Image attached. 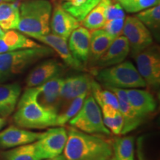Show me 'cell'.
Returning <instances> with one entry per match:
<instances>
[{
  "instance_id": "20",
  "label": "cell",
  "mask_w": 160,
  "mask_h": 160,
  "mask_svg": "<svg viewBox=\"0 0 160 160\" xmlns=\"http://www.w3.org/2000/svg\"><path fill=\"white\" fill-rule=\"evenodd\" d=\"M18 83L0 85V116L7 118L15 111L21 94Z\"/></svg>"
},
{
  "instance_id": "5",
  "label": "cell",
  "mask_w": 160,
  "mask_h": 160,
  "mask_svg": "<svg viewBox=\"0 0 160 160\" xmlns=\"http://www.w3.org/2000/svg\"><path fill=\"white\" fill-rule=\"evenodd\" d=\"M97 79L106 88H142L147 87L137 68L130 61H124L97 72Z\"/></svg>"
},
{
  "instance_id": "21",
  "label": "cell",
  "mask_w": 160,
  "mask_h": 160,
  "mask_svg": "<svg viewBox=\"0 0 160 160\" xmlns=\"http://www.w3.org/2000/svg\"><path fill=\"white\" fill-rule=\"evenodd\" d=\"M114 39V38L102 28L92 31L90 40L88 59L91 63L97 64L98 60L105 53Z\"/></svg>"
},
{
  "instance_id": "27",
  "label": "cell",
  "mask_w": 160,
  "mask_h": 160,
  "mask_svg": "<svg viewBox=\"0 0 160 160\" xmlns=\"http://www.w3.org/2000/svg\"><path fill=\"white\" fill-rule=\"evenodd\" d=\"M90 93L91 92H88V93H84L78 96L66 106V108H64L59 112L57 118V122H56V126L63 127L68 122H69L70 120L73 117H75L79 111V110L81 109L84 101Z\"/></svg>"
},
{
  "instance_id": "37",
  "label": "cell",
  "mask_w": 160,
  "mask_h": 160,
  "mask_svg": "<svg viewBox=\"0 0 160 160\" xmlns=\"http://www.w3.org/2000/svg\"><path fill=\"white\" fill-rule=\"evenodd\" d=\"M118 2H121V1H126V0H117Z\"/></svg>"
},
{
  "instance_id": "29",
  "label": "cell",
  "mask_w": 160,
  "mask_h": 160,
  "mask_svg": "<svg viewBox=\"0 0 160 160\" xmlns=\"http://www.w3.org/2000/svg\"><path fill=\"white\" fill-rule=\"evenodd\" d=\"M91 94L94 98L99 107L103 105H110L116 109L119 108V103L115 93L108 89L103 90L95 80L92 82Z\"/></svg>"
},
{
  "instance_id": "32",
  "label": "cell",
  "mask_w": 160,
  "mask_h": 160,
  "mask_svg": "<svg viewBox=\"0 0 160 160\" xmlns=\"http://www.w3.org/2000/svg\"><path fill=\"white\" fill-rule=\"evenodd\" d=\"M125 18H119L106 22L102 28L104 31L107 32L112 37L116 38L122 35V30L124 27Z\"/></svg>"
},
{
  "instance_id": "26",
  "label": "cell",
  "mask_w": 160,
  "mask_h": 160,
  "mask_svg": "<svg viewBox=\"0 0 160 160\" xmlns=\"http://www.w3.org/2000/svg\"><path fill=\"white\" fill-rule=\"evenodd\" d=\"M108 0H101L86 17L81 22L83 27L88 30L101 29L106 22L105 9Z\"/></svg>"
},
{
  "instance_id": "28",
  "label": "cell",
  "mask_w": 160,
  "mask_h": 160,
  "mask_svg": "<svg viewBox=\"0 0 160 160\" xmlns=\"http://www.w3.org/2000/svg\"><path fill=\"white\" fill-rule=\"evenodd\" d=\"M135 17L139 19L149 29L150 31H152L155 37H159L160 28L159 5L153 6L142 11H140Z\"/></svg>"
},
{
  "instance_id": "7",
  "label": "cell",
  "mask_w": 160,
  "mask_h": 160,
  "mask_svg": "<svg viewBox=\"0 0 160 160\" xmlns=\"http://www.w3.org/2000/svg\"><path fill=\"white\" fill-rule=\"evenodd\" d=\"M137 69L147 86L153 89L160 85V53L157 45H151L133 57Z\"/></svg>"
},
{
  "instance_id": "10",
  "label": "cell",
  "mask_w": 160,
  "mask_h": 160,
  "mask_svg": "<svg viewBox=\"0 0 160 160\" xmlns=\"http://www.w3.org/2000/svg\"><path fill=\"white\" fill-rule=\"evenodd\" d=\"M93 79L88 74H79L64 79L61 89V108H65L74 98L91 92ZM60 110V109H59Z\"/></svg>"
},
{
  "instance_id": "17",
  "label": "cell",
  "mask_w": 160,
  "mask_h": 160,
  "mask_svg": "<svg viewBox=\"0 0 160 160\" xmlns=\"http://www.w3.org/2000/svg\"><path fill=\"white\" fill-rule=\"evenodd\" d=\"M68 39V48L71 54L85 65L89 59L91 32L85 28L79 26L72 32Z\"/></svg>"
},
{
  "instance_id": "22",
  "label": "cell",
  "mask_w": 160,
  "mask_h": 160,
  "mask_svg": "<svg viewBox=\"0 0 160 160\" xmlns=\"http://www.w3.org/2000/svg\"><path fill=\"white\" fill-rule=\"evenodd\" d=\"M101 0H68L61 5L62 8L82 22Z\"/></svg>"
},
{
  "instance_id": "2",
  "label": "cell",
  "mask_w": 160,
  "mask_h": 160,
  "mask_svg": "<svg viewBox=\"0 0 160 160\" xmlns=\"http://www.w3.org/2000/svg\"><path fill=\"white\" fill-rule=\"evenodd\" d=\"M37 87L28 88L18 101L13 121L19 128L43 129L56 126L58 113L40 105Z\"/></svg>"
},
{
  "instance_id": "35",
  "label": "cell",
  "mask_w": 160,
  "mask_h": 160,
  "mask_svg": "<svg viewBox=\"0 0 160 160\" xmlns=\"http://www.w3.org/2000/svg\"><path fill=\"white\" fill-rule=\"evenodd\" d=\"M16 0H0V4L2 2H13Z\"/></svg>"
},
{
  "instance_id": "18",
  "label": "cell",
  "mask_w": 160,
  "mask_h": 160,
  "mask_svg": "<svg viewBox=\"0 0 160 160\" xmlns=\"http://www.w3.org/2000/svg\"><path fill=\"white\" fill-rule=\"evenodd\" d=\"M130 53L128 42L123 35L116 38L105 53L98 60V67L105 68L125 61Z\"/></svg>"
},
{
  "instance_id": "11",
  "label": "cell",
  "mask_w": 160,
  "mask_h": 160,
  "mask_svg": "<svg viewBox=\"0 0 160 160\" xmlns=\"http://www.w3.org/2000/svg\"><path fill=\"white\" fill-rule=\"evenodd\" d=\"M65 68L57 59H47L36 66L26 78L28 88H35L43 85L53 78L60 77Z\"/></svg>"
},
{
  "instance_id": "34",
  "label": "cell",
  "mask_w": 160,
  "mask_h": 160,
  "mask_svg": "<svg viewBox=\"0 0 160 160\" xmlns=\"http://www.w3.org/2000/svg\"><path fill=\"white\" fill-rule=\"evenodd\" d=\"M45 160H67V159H65V156L60 154L59 156H57V157H53V158H50V159H46Z\"/></svg>"
},
{
  "instance_id": "3",
  "label": "cell",
  "mask_w": 160,
  "mask_h": 160,
  "mask_svg": "<svg viewBox=\"0 0 160 160\" xmlns=\"http://www.w3.org/2000/svg\"><path fill=\"white\" fill-rule=\"evenodd\" d=\"M19 9V32L35 39L50 33L52 5L49 0H26Z\"/></svg>"
},
{
  "instance_id": "9",
  "label": "cell",
  "mask_w": 160,
  "mask_h": 160,
  "mask_svg": "<svg viewBox=\"0 0 160 160\" xmlns=\"http://www.w3.org/2000/svg\"><path fill=\"white\" fill-rule=\"evenodd\" d=\"M68 139V131L64 127L53 128L44 132L35 142L42 160L57 157L62 153Z\"/></svg>"
},
{
  "instance_id": "24",
  "label": "cell",
  "mask_w": 160,
  "mask_h": 160,
  "mask_svg": "<svg viewBox=\"0 0 160 160\" xmlns=\"http://www.w3.org/2000/svg\"><path fill=\"white\" fill-rule=\"evenodd\" d=\"M2 160H42L34 142L13 148L1 153Z\"/></svg>"
},
{
  "instance_id": "6",
  "label": "cell",
  "mask_w": 160,
  "mask_h": 160,
  "mask_svg": "<svg viewBox=\"0 0 160 160\" xmlns=\"http://www.w3.org/2000/svg\"><path fill=\"white\" fill-rule=\"evenodd\" d=\"M69 124L84 133L110 135L103 122L101 108L91 93L86 97L81 109L69 121Z\"/></svg>"
},
{
  "instance_id": "8",
  "label": "cell",
  "mask_w": 160,
  "mask_h": 160,
  "mask_svg": "<svg viewBox=\"0 0 160 160\" xmlns=\"http://www.w3.org/2000/svg\"><path fill=\"white\" fill-rule=\"evenodd\" d=\"M122 35L128 42L133 57L153 45L151 32L136 17L125 18Z\"/></svg>"
},
{
  "instance_id": "13",
  "label": "cell",
  "mask_w": 160,
  "mask_h": 160,
  "mask_svg": "<svg viewBox=\"0 0 160 160\" xmlns=\"http://www.w3.org/2000/svg\"><path fill=\"white\" fill-rule=\"evenodd\" d=\"M107 88L113 92L117 97L118 103H119L118 110L122 116L124 121L123 128L121 134H127L129 132L137 129L139 125H141L145 119L140 117L131 105L126 94L125 89L117 88Z\"/></svg>"
},
{
  "instance_id": "36",
  "label": "cell",
  "mask_w": 160,
  "mask_h": 160,
  "mask_svg": "<svg viewBox=\"0 0 160 160\" xmlns=\"http://www.w3.org/2000/svg\"><path fill=\"white\" fill-rule=\"evenodd\" d=\"M4 33H5V31H3V30L1 28V27H0V37H2Z\"/></svg>"
},
{
  "instance_id": "16",
  "label": "cell",
  "mask_w": 160,
  "mask_h": 160,
  "mask_svg": "<svg viewBox=\"0 0 160 160\" xmlns=\"http://www.w3.org/2000/svg\"><path fill=\"white\" fill-rule=\"evenodd\" d=\"M125 92L131 105L142 119L157 109V101L151 92L140 88L125 89Z\"/></svg>"
},
{
  "instance_id": "1",
  "label": "cell",
  "mask_w": 160,
  "mask_h": 160,
  "mask_svg": "<svg viewBox=\"0 0 160 160\" xmlns=\"http://www.w3.org/2000/svg\"><path fill=\"white\" fill-rule=\"evenodd\" d=\"M63 153L67 160H111L113 149L108 140L71 127Z\"/></svg>"
},
{
  "instance_id": "38",
  "label": "cell",
  "mask_w": 160,
  "mask_h": 160,
  "mask_svg": "<svg viewBox=\"0 0 160 160\" xmlns=\"http://www.w3.org/2000/svg\"><path fill=\"white\" fill-rule=\"evenodd\" d=\"M64 1H68V0H64Z\"/></svg>"
},
{
  "instance_id": "25",
  "label": "cell",
  "mask_w": 160,
  "mask_h": 160,
  "mask_svg": "<svg viewBox=\"0 0 160 160\" xmlns=\"http://www.w3.org/2000/svg\"><path fill=\"white\" fill-rule=\"evenodd\" d=\"M114 160H134V138L131 136L117 138L112 144Z\"/></svg>"
},
{
  "instance_id": "4",
  "label": "cell",
  "mask_w": 160,
  "mask_h": 160,
  "mask_svg": "<svg viewBox=\"0 0 160 160\" xmlns=\"http://www.w3.org/2000/svg\"><path fill=\"white\" fill-rule=\"evenodd\" d=\"M53 51L48 46L39 45L0 54V83L23 73L30 66L51 57Z\"/></svg>"
},
{
  "instance_id": "33",
  "label": "cell",
  "mask_w": 160,
  "mask_h": 160,
  "mask_svg": "<svg viewBox=\"0 0 160 160\" xmlns=\"http://www.w3.org/2000/svg\"><path fill=\"white\" fill-rule=\"evenodd\" d=\"M6 124H7V120H6V118L4 117H0V131L5 127Z\"/></svg>"
},
{
  "instance_id": "12",
  "label": "cell",
  "mask_w": 160,
  "mask_h": 160,
  "mask_svg": "<svg viewBox=\"0 0 160 160\" xmlns=\"http://www.w3.org/2000/svg\"><path fill=\"white\" fill-rule=\"evenodd\" d=\"M43 133L33 132L11 125L0 132V148L8 149L34 142Z\"/></svg>"
},
{
  "instance_id": "23",
  "label": "cell",
  "mask_w": 160,
  "mask_h": 160,
  "mask_svg": "<svg viewBox=\"0 0 160 160\" xmlns=\"http://www.w3.org/2000/svg\"><path fill=\"white\" fill-rule=\"evenodd\" d=\"M19 22V9L13 2L0 4V27L3 31L17 30Z\"/></svg>"
},
{
  "instance_id": "31",
  "label": "cell",
  "mask_w": 160,
  "mask_h": 160,
  "mask_svg": "<svg viewBox=\"0 0 160 160\" xmlns=\"http://www.w3.org/2000/svg\"><path fill=\"white\" fill-rule=\"evenodd\" d=\"M106 22L111 20L125 18V11L117 0H108L105 9Z\"/></svg>"
},
{
  "instance_id": "30",
  "label": "cell",
  "mask_w": 160,
  "mask_h": 160,
  "mask_svg": "<svg viewBox=\"0 0 160 160\" xmlns=\"http://www.w3.org/2000/svg\"><path fill=\"white\" fill-rule=\"evenodd\" d=\"M160 0H126L119 2L124 11L128 13H138L153 6L159 5Z\"/></svg>"
},
{
  "instance_id": "19",
  "label": "cell",
  "mask_w": 160,
  "mask_h": 160,
  "mask_svg": "<svg viewBox=\"0 0 160 160\" xmlns=\"http://www.w3.org/2000/svg\"><path fill=\"white\" fill-rule=\"evenodd\" d=\"M40 45L28 38L21 32L10 30L0 37V54L20 49L32 48Z\"/></svg>"
},
{
  "instance_id": "14",
  "label": "cell",
  "mask_w": 160,
  "mask_h": 160,
  "mask_svg": "<svg viewBox=\"0 0 160 160\" xmlns=\"http://www.w3.org/2000/svg\"><path fill=\"white\" fill-rule=\"evenodd\" d=\"M80 22L65 11L61 5H57L51 13L50 28L53 34L68 39L71 33L79 28Z\"/></svg>"
},
{
  "instance_id": "15",
  "label": "cell",
  "mask_w": 160,
  "mask_h": 160,
  "mask_svg": "<svg viewBox=\"0 0 160 160\" xmlns=\"http://www.w3.org/2000/svg\"><path fill=\"white\" fill-rule=\"evenodd\" d=\"M37 40L48 46L53 51L57 52V54L63 60L68 67L80 71L85 69V65L76 59L71 54L68 45L67 39L53 34V33H51V34L48 33V35L39 37Z\"/></svg>"
},
{
  "instance_id": "39",
  "label": "cell",
  "mask_w": 160,
  "mask_h": 160,
  "mask_svg": "<svg viewBox=\"0 0 160 160\" xmlns=\"http://www.w3.org/2000/svg\"><path fill=\"white\" fill-rule=\"evenodd\" d=\"M111 160H114V159H111Z\"/></svg>"
}]
</instances>
